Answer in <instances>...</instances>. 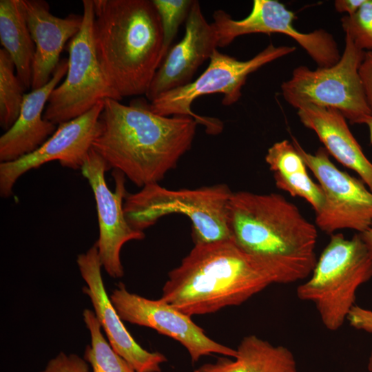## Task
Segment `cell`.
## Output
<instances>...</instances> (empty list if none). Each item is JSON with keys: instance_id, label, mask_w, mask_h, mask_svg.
I'll list each match as a JSON object with an SVG mask.
<instances>
[{"instance_id": "6da1fadb", "label": "cell", "mask_w": 372, "mask_h": 372, "mask_svg": "<svg viewBox=\"0 0 372 372\" xmlns=\"http://www.w3.org/2000/svg\"><path fill=\"white\" fill-rule=\"evenodd\" d=\"M92 148L138 187L158 183L192 147L198 123L187 116H165L149 104L124 105L107 99Z\"/></svg>"}, {"instance_id": "7a4b0ae2", "label": "cell", "mask_w": 372, "mask_h": 372, "mask_svg": "<svg viewBox=\"0 0 372 372\" xmlns=\"http://www.w3.org/2000/svg\"><path fill=\"white\" fill-rule=\"evenodd\" d=\"M273 284L271 265L229 239L194 245L169 272L160 298L192 317L240 305Z\"/></svg>"}, {"instance_id": "3957f363", "label": "cell", "mask_w": 372, "mask_h": 372, "mask_svg": "<svg viewBox=\"0 0 372 372\" xmlns=\"http://www.w3.org/2000/svg\"><path fill=\"white\" fill-rule=\"evenodd\" d=\"M228 224L234 242L267 261L278 284L303 280L312 273L317 262V227L282 195L233 192Z\"/></svg>"}, {"instance_id": "277c9868", "label": "cell", "mask_w": 372, "mask_h": 372, "mask_svg": "<svg viewBox=\"0 0 372 372\" xmlns=\"http://www.w3.org/2000/svg\"><path fill=\"white\" fill-rule=\"evenodd\" d=\"M93 39L103 73L122 100L145 94L163 61V34L152 0H93Z\"/></svg>"}, {"instance_id": "5b68a950", "label": "cell", "mask_w": 372, "mask_h": 372, "mask_svg": "<svg viewBox=\"0 0 372 372\" xmlns=\"http://www.w3.org/2000/svg\"><path fill=\"white\" fill-rule=\"evenodd\" d=\"M372 278V258L360 234L345 238L331 235L309 278L297 289L298 298L312 302L321 322L338 330L355 306L359 287Z\"/></svg>"}, {"instance_id": "8992f818", "label": "cell", "mask_w": 372, "mask_h": 372, "mask_svg": "<svg viewBox=\"0 0 372 372\" xmlns=\"http://www.w3.org/2000/svg\"><path fill=\"white\" fill-rule=\"evenodd\" d=\"M232 193L224 183L180 189L152 183L138 192H127L123 209L128 223L141 231L167 215L183 214L191 221L194 245L207 244L232 239L228 224Z\"/></svg>"}, {"instance_id": "52a82bcc", "label": "cell", "mask_w": 372, "mask_h": 372, "mask_svg": "<svg viewBox=\"0 0 372 372\" xmlns=\"http://www.w3.org/2000/svg\"><path fill=\"white\" fill-rule=\"evenodd\" d=\"M365 52L358 48L345 35V44L339 61L316 70L301 65L283 82L285 100L294 108L312 104L338 110L351 124H364L372 116L360 75Z\"/></svg>"}, {"instance_id": "ba28073f", "label": "cell", "mask_w": 372, "mask_h": 372, "mask_svg": "<svg viewBox=\"0 0 372 372\" xmlns=\"http://www.w3.org/2000/svg\"><path fill=\"white\" fill-rule=\"evenodd\" d=\"M296 50L294 46H275L270 43L251 59L239 61L216 49L209 59L208 67L195 81L158 96L151 101L149 107L161 116L192 117L205 126L207 134L216 135L223 129V122L192 112L194 100L203 95L220 93L223 95L222 103L232 105L241 97L242 88L251 73Z\"/></svg>"}, {"instance_id": "9c48e42d", "label": "cell", "mask_w": 372, "mask_h": 372, "mask_svg": "<svg viewBox=\"0 0 372 372\" xmlns=\"http://www.w3.org/2000/svg\"><path fill=\"white\" fill-rule=\"evenodd\" d=\"M83 20L68 45V68L64 81L50 95L43 118L56 125L74 119L100 102L121 101L107 81L93 39V0H83Z\"/></svg>"}, {"instance_id": "30bf717a", "label": "cell", "mask_w": 372, "mask_h": 372, "mask_svg": "<svg viewBox=\"0 0 372 372\" xmlns=\"http://www.w3.org/2000/svg\"><path fill=\"white\" fill-rule=\"evenodd\" d=\"M292 143L323 192L316 227L330 235L340 229L366 230L372 223V192L360 179L339 169L324 147L311 154L295 138Z\"/></svg>"}, {"instance_id": "8fae6325", "label": "cell", "mask_w": 372, "mask_h": 372, "mask_svg": "<svg viewBox=\"0 0 372 372\" xmlns=\"http://www.w3.org/2000/svg\"><path fill=\"white\" fill-rule=\"evenodd\" d=\"M213 18L220 48L245 34L280 33L297 42L319 68L330 67L341 56L338 43L330 33L322 29L300 32L293 25L296 14L276 0H254L249 15L240 20L232 19L222 10H216Z\"/></svg>"}, {"instance_id": "7c38bea8", "label": "cell", "mask_w": 372, "mask_h": 372, "mask_svg": "<svg viewBox=\"0 0 372 372\" xmlns=\"http://www.w3.org/2000/svg\"><path fill=\"white\" fill-rule=\"evenodd\" d=\"M109 169L105 161L92 148L81 167L82 175L87 180L96 202L99 237L96 242L103 268L112 278L124 275L121 260L123 246L132 240L145 238L143 231L134 229L126 220L123 203L127 194L125 176L114 170L115 190L107 186L105 173Z\"/></svg>"}, {"instance_id": "4fadbf2b", "label": "cell", "mask_w": 372, "mask_h": 372, "mask_svg": "<svg viewBox=\"0 0 372 372\" xmlns=\"http://www.w3.org/2000/svg\"><path fill=\"white\" fill-rule=\"evenodd\" d=\"M111 302L123 321L151 328L180 343L192 362L213 353L235 358L236 349L210 338L189 316L161 298L150 300L127 291L123 283L114 289Z\"/></svg>"}, {"instance_id": "5bb4252c", "label": "cell", "mask_w": 372, "mask_h": 372, "mask_svg": "<svg viewBox=\"0 0 372 372\" xmlns=\"http://www.w3.org/2000/svg\"><path fill=\"white\" fill-rule=\"evenodd\" d=\"M104 101L88 112L58 125L56 131L36 150L15 161L0 163V195L10 197L24 174L50 161L65 167L81 169L100 130L99 116Z\"/></svg>"}, {"instance_id": "9a60e30c", "label": "cell", "mask_w": 372, "mask_h": 372, "mask_svg": "<svg viewBox=\"0 0 372 372\" xmlns=\"http://www.w3.org/2000/svg\"><path fill=\"white\" fill-rule=\"evenodd\" d=\"M76 263L87 285L83 291L90 298L112 349L136 372H161V364L167 361V357L160 352L148 351L136 342L107 296L96 242L85 253L78 256Z\"/></svg>"}, {"instance_id": "2e32d148", "label": "cell", "mask_w": 372, "mask_h": 372, "mask_svg": "<svg viewBox=\"0 0 372 372\" xmlns=\"http://www.w3.org/2000/svg\"><path fill=\"white\" fill-rule=\"evenodd\" d=\"M219 37L213 23L203 15L198 1H194L185 23L183 39L169 49L145 94L152 101L158 96L192 82L198 68L217 49Z\"/></svg>"}, {"instance_id": "e0dca14e", "label": "cell", "mask_w": 372, "mask_h": 372, "mask_svg": "<svg viewBox=\"0 0 372 372\" xmlns=\"http://www.w3.org/2000/svg\"><path fill=\"white\" fill-rule=\"evenodd\" d=\"M21 4L35 45L30 90H34L50 81L65 43L81 28L83 15L56 17L44 0H21Z\"/></svg>"}, {"instance_id": "ac0fdd59", "label": "cell", "mask_w": 372, "mask_h": 372, "mask_svg": "<svg viewBox=\"0 0 372 372\" xmlns=\"http://www.w3.org/2000/svg\"><path fill=\"white\" fill-rule=\"evenodd\" d=\"M68 59L60 61L50 81L25 94L19 115L0 137L1 163L15 161L39 148L56 131L54 123L43 118L50 94L66 75Z\"/></svg>"}, {"instance_id": "d6986e66", "label": "cell", "mask_w": 372, "mask_h": 372, "mask_svg": "<svg viewBox=\"0 0 372 372\" xmlns=\"http://www.w3.org/2000/svg\"><path fill=\"white\" fill-rule=\"evenodd\" d=\"M297 110L301 123L316 133L328 154L354 171L372 192V163L351 133L344 116L335 109L312 104Z\"/></svg>"}, {"instance_id": "ffe728a7", "label": "cell", "mask_w": 372, "mask_h": 372, "mask_svg": "<svg viewBox=\"0 0 372 372\" xmlns=\"http://www.w3.org/2000/svg\"><path fill=\"white\" fill-rule=\"evenodd\" d=\"M234 360L218 358L205 363L197 372H298L293 353L282 345H273L255 335L245 336Z\"/></svg>"}, {"instance_id": "44dd1931", "label": "cell", "mask_w": 372, "mask_h": 372, "mask_svg": "<svg viewBox=\"0 0 372 372\" xmlns=\"http://www.w3.org/2000/svg\"><path fill=\"white\" fill-rule=\"evenodd\" d=\"M265 159L278 189L304 199L316 213L321 209L324 201L322 190L308 174V168L292 142L283 140L273 143Z\"/></svg>"}, {"instance_id": "7402d4cb", "label": "cell", "mask_w": 372, "mask_h": 372, "mask_svg": "<svg viewBox=\"0 0 372 372\" xmlns=\"http://www.w3.org/2000/svg\"><path fill=\"white\" fill-rule=\"evenodd\" d=\"M0 41L11 57L24 90H31L35 45L28 29L21 0L0 1Z\"/></svg>"}, {"instance_id": "603a6c76", "label": "cell", "mask_w": 372, "mask_h": 372, "mask_svg": "<svg viewBox=\"0 0 372 372\" xmlns=\"http://www.w3.org/2000/svg\"><path fill=\"white\" fill-rule=\"evenodd\" d=\"M83 316L91 338L83 359L90 363L92 372H136L106 341L94 311L86 309Z\"/></svg>"}, {"instance_id": "cb8c5ba5", "label": "cell", "mask_w": 372, "mask_h": 372, "mask_svg": "<svg viewBox=\"0 0 372 372\" xmlns=\"http://www.w3.org/2000/svg\"><path fill=\"white\" fill-rule=\"evenodd\" d=\"M14 64L3 49H0V125L7 131L17 121L24 96V90L15 74Z\"/></svg>"}, {"instance_id": "d4e9b609", "label": "cell", "mask_w": 372, "mask_h": 372, "mask_svg": "<svg viewBox=\"0 0 372 372\" xmlns=\"http://www.w3.org/2000/svg\"><path fill=\"white\" fill-rule=\"evenodd\" d=\"M160 17L163 34L164 56L169 50L178 27L186 20L193 0H152Z\"/></svg>"}, {"instance_id": "484cf974", "label": "cell", "mask_w": 372, "mask_h": 372, "mask_svg": "<svg viewBox=\"0 0 372 372\" xmlns=\"http://www.w3.org/2000/svg\"><path fill=\"white\" fill-rule=\"evenodd\" d=\"M341 24L345 35L358 48L372 51V0H365L353 15L344 16Z\"/></svg>"}, {"instance_id": "4316f807", "label": "cell", "mask_w": 372, "mask_h": 372, "mask_svg": "<svg viewBox=\"0 0 372 372\" xmlns=\"http://www.w3.org/2000/svg\"><path fill=\"white\" fill-rule=\"evenodd\" d=\"M40 372H90L87 362L76 354L59 353Z\"/></svg>"}, {"instance_id": "83f0119b", "label": "cell", "mask_w": 372, "mask_h": 372, "mask_svg": "<svg viewBox=\"0 0 372 372\" xmlns=\"http://www.w3.org/2000/svg\"><path fill=\"white\" fill-rule=\"evenodd\" d=\"M347 320L353 328L372 333V311L358 305L353 307Z\"/></svg>"}, {"instance_id": "f1b7e54d", "label": "cell", "mask_w": 372, "mask_h": 372, "mask_svg": "<svg viewBox=\"0 0 372 372\" xmlns=\"http://www.w3.org/2000/svg\"><path fill=\"white\" fill-rule=\"evenodd\" d=\"M359 72L366 98L372 112V51L365 52Z\"/></svg>"}, {"instance_id": "f546056e", "label": "cell", "mask_w": 372, "mask_h": 372, "mask_svg": "<svg viewBox=\"0 0 372 372\" xmlns=\"http://www.w3.org/2000/svg\"><path fill=\"white\" fill-rule=\"evenodd\" d=\"M365 0H336L334 6L336 11L340 13H347V16L355 14Z\"/></svg>"}, {"instance_id": "4dcf8cb0", "label": "cell", "mask_w": 372, "mask_h": 372, "mask_svg": "<svg viewBox=\"0 0 372 372\" xmlns=\"http://www.w3.org/2000/svg\"><path fill=\"white\" fill-rule=\"evenodd\" d=\"M359 234L372 258V223L366 230Z\"/></svg>"}, {"instance_id": "1f68e13d", "label": "cell", "mask_w": 372, "mask_h": 372, "mask_svg": "<svg viewBox=\"0 0 372 372\" xmlns=\"http://www.w3.org/2000/svg\"><path fill=\"white\" fill-rule=\"evenodd\" d=\"M364 124L367 126L369 133L370 143L372 145V116H369L365 121Z\"/></svg>"}, {"instance_id": "d6a6232c", "label": "cell", "mask_w": 372, "mask_h": 372, "mask_svg": "<svg viewBox=\"0 0 372 372\" xmlns=\"http://www.w3.org/2000/svg\"><path fill=\"white\" fill-rule=\"evenodd\" d=\"M367 368L369 372H372V349L369 357Z\"/></svg>"}, {"instance_id": "836d02e7", "label": "cell", "mask_w": 372, "mask_h": 372, "mask_svg": "<svg viewBox=\"0 0 372 372\" xmlns=\"http://www.w3.org/2000/svg\"><path fill=\"white\" fill-rule=\"evenodd\" d=\"M193 372H197L196 369H195Z\"/></svg>"}]
</instances>
